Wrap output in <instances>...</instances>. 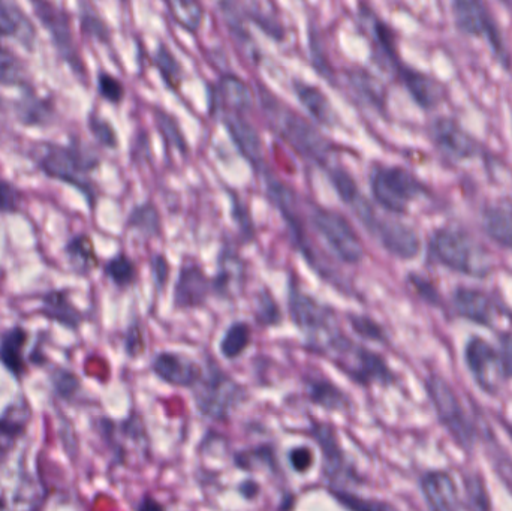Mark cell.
Listing matches in <instances>:
<instances>
[{
    "instance_id": "f5cc1de1",
    "label": "cell",
    "mask_w": 512,
    "mask_h": 511,
    "mask_svg": "<svg viewBox=\"0 0 512 511\" xmlns=\"http://www.w3.org/2000/svg\"><path fill=\"white\" fill-rule=\"evenodd\" d=\"M508 432H510L511 437H512V426H508Z\"/></svg>"
},
{
    "instance_id": "bcb514c9",
    "label": "cell",
    "mask_w": 512,
    "mask_h": 511,
    "mask_svg": "<svg viewBox=\"0 0 512 511\" xmlns=\"http://www.w3.org/2000/svg\"><path fill=\"white\" fill-rule=\"evenodd\" d=\"M153 278H155L156 285L159 290H164L167 285L168 279H170L171 267L168 263L165 255H156L152 261Z\"/></svg>"
},
{
    "instance_id": "8992f818",
    "label": "cell",
    "mask_w": 512,
    "mask_h": 511,
    "mask_svg": "<svg viewBox=\"0 0 512 511\" xmlns=\"http://www.w3.org/2000/svg\"><path fill=\"white\" fill-rule=\"evenodd\" d=\"M310 224L328 248L345 264H360L366 255L363 242L351 222L336 210L313 207Z\"/></svg>"
},
{
    "instance_id": "d6a6232c",
    "label": "cell",
    "mask_w": 512,
    "mask_h": 511,
    "mask_svg": "<svg viewBox=\"0 0 512 511\" xmlns=\"http://www.w3.org/2000/svg\"><path fill=\"white\" fill-rule=\"evenodd\" d=\"M255 320L259 326L274 327L282 323L279 303L267 288H262L255 296Z\"/></svg>"
},
{
    "instance_id": "7dc6e473",
    "label": "cell",
    "mask_w": 512,
    "mask_h": 511,
    "mask_svg": "<svg viewBox=\"0 0 512 511\" xmlns=\"http://www.w3.org/2000/svg\"><path fill=\"white\" fill-rule=\"evenodd\" d=\"M501 356L502 365H504L505 375L507 378L512 377V335H505L501 341Z\"/></svg>"
},
{
    "instance_id": "681fc988",
    "label": "cell",
    "mask_w": 512,
    "mask_h": 511,
    "mask_svg": "<svg viewBox=\"0 0 512 511\" xmlns=\"http://www.w3.org/2000/svg\"><path fill=\"white\" fill-rule=\"evenodd\" d=\"M411 282L414 284V287L417 288L421 296L426 297L427 300L435 299V291L432 290V287H429L426 281L418 278L417 275H411Z\"/></svg>"
},
{
    "instance_id": "4316f807",
    "label": "cell",
    "mask_w": 512,
    "mask_h": 511,
    "mask_svg": "<svg viewBox=\"0 0 512 511\" xmlns=\"http://www.w3.org/2000/svg\"><path fill=\"white\" fill-rule=\"evenodd\" d=\"M484 230L504 248L512 249V210L507 207H490L483 218Z\"/></svg>"
},
{
    "instance_id": "83f0119b",
    "label": "cell",
    "mask_w": 512,
    "mask_h": 511,
    "mask_svg": "<svg viewBox=\"0 0 512 511\" xmlns=\"http://www.w3.org/2000/svg\"><path fill=\"white\" fill-rule=\"evenodd\" d=\"M252 341V329L245 321H236L228 327L225 332L224 338H222L221 348L222 356L228 360L239 359Z\"/></svg>"
},
{
    "instance_id": "4fadbf2b",
    "label": "cell",
    "mask_w": 512,
    "mask_h": 511,
    "mask_svg": "<svg viewBox=\"0 0 512 511\" xmlns=\"http://www.w3.org/2000/svg\"><path fill=\"white\" fill-rule=\"evenodd\" d=\"M254 101L251 86L236 74L221 75L210 93V108L224 114H245L254 107Z\"/></svg>"
},
{
    "instance_id": "ab89813d",
    "label": "cell",
    "mask_w": 512,
    "mask_h": 511,
    "mask_svg": "<svg viewBox=\"0 0 512 511\" xmlns=\"http://www.w3.org/2000/svg\"><path fill=\"white\" fill-rule=\"evenodd\" d=\"M69 254L74 258L75 263H78V266L83 267V270L90 269L96 264L95 251H93L92 243L87 237L75 239L69 245Z\"/></svg>"
},
{
    "instance_id": "52a82bcc",
    "label": "cell",
    "mask_w": 512,
    "mask_h": 511,
    "mask_svg": "<svg viewBox=\"0 0 512 511\" xmlns=\"http://www.w3.org/2000/svg\"><path fill=\"white\" fill-rule=\"evenodd\" d=\"M427 389L445 428L460 446L469 449L475 440L474 428L450 384L442 378L432 377L429 378Z\"/></svg>"
},
{
    "instance_id": "d6986e66",
    "label": "cell",
    "mask_w": 512,
    "mask_h": 511,
    "mask_svg": "<svg viewBox=\"0 0 512 511\" xmlns=\"http://www.w3.org/2000/svg\"><path fill=\"white\" fill-rule=\"evenodd\" d=\"M424 498L432 511H459L456 483L442 471L429 473L421 482Z\"/></svg>"
},
{
    "instance_id": "60d3db41",
    "label": "cell",
    "mask_w": 512,
    "mask_h": 511,
    "mask_svg": "<svg viewBox=\"0 0 512 511\" xmlns=\"http://www.w3.org/2000/svg\"><path fill=\"white\" fill-rule=\"evenodd\" d=\"M231 198H233V216L239 224L240 231H242L243 236L252 239L255 233L254 222H252L248 206L236 194H231Z\"/></svg>"
},
{
    "instance_id": "f546056e",
    "label": "cell",
    "mask_w": 512,
    "mask_h": 511,
    "mask_svg": "<svg viewBox=\"0 0 512 511\" xmlns=\"http://www.w3.org/2000/svg\"><path fill=\"white\" fill-rule=\"evenodd\" d=\"M156 68L161 74L162 80L168 87L177 90L183 83V68L177 57L171 53L170 48L165 44H159L156 48L155 57H153Z\"/></svg>"
},
{
    "instance_id": "b9f144b4",
    "label": "cell",
    "mask_w": 512,
    "mask_h": 511,
    "mask_svg": "<svg viewBox=\"0 0 512 511\" xmlns=\"http://www.w3.org/2000/svg\"><path fill=\"white\" fill-rule=\"evenodd\" d=\"M99 92L107 101L117 104L125 96V87L117 78L108 74H101L99 75Z\"/></svg>"
},
{
    "instance_id": "9a60e30c",
    "label": "cell",
    "mask_w": 512,
    "mask_h": 511,
    "mask_svg": "<svg viewBox=\"0 0 512 511\" xmlns=\"http://www.w3.org/2000/svg\"><path fill=\"white\" fill-rule=\"evenodd\" d=\"M430 134H432L436 147L448 158L463 161V159L472 158L477 153V141L454 120H436Z\"/></svg>"
},
{
    "instance_id": "ba28073f",
    "label": "cell",
    "mask_w": 512,
    "mask_h": 511,
    "mask_svg": "<svg viewBox=\"0 0 512 511\" xmlns=\"http://www.w3.org/2000/svg\"><path fill=\"white\" fill-rule=\"evenodd\" d=\"M364 227L379 240L385 251L400 260H412L420 254V236L414 228L403 222L379 218L376 213Z\"/></svg>"
},
{
    "instance_id": "277c9868",
    "label": "cell",
    "mask_w": 512,
    "mask_h": 511,
    "mask_svg": "<svg viewBox=\"0 0 512 511\" xmlns=\"http://www.w3.org/2000/svg\"><path fill=\"white\" fill-rule=\"evenodd\" d=\"M192 393L198 411L216 422L228 419L245 401V389L216 365L203 369Z\"/></svg>"
},
{
    "instance_id": "836d02e7",
    "label": "cell",
    "mask_w": 512,
    "mask_h": 511,
    "mask_svg": "<svg viewBox=\"0 0 512 511\" xmlns=\"http://www.w3.org/2000/svg\"><path fill=\"white\" fill-rule=\"evenodd\" d=\"M156 125L168 144L180 153H188V141L174 117L162 110L155 111Z\"/></svg>"
},
{
    "instance_id": "484cf974",
    "label": "cell",
    "mask_w": 512,
    "mask_h": 511,
    "mask_svg": "<svg viewBox=\"0 0 512 511\" xmlns=\"http://www.w3.org/2000/svg\"><path fill=\"white\" fill-rule=\"evenodd\" d=\"M307 393L313 404L328 411H343L349 407V398L330 381L312 380L307 384Z\"/></svg>"
},
{
    "instance_id": "7402d4cb",
    "label": "cell",
    "mask_w": 512,
    "mask_h": 511,
    "mask_svg": "<svg viewBox=\"0 0 512 511\" xmlns=\"http://www.w3.org/2000/svg\"><path fill=\"white\" fill-rule=\"evenodd\" d=\"M453 8L457 26H459L463 32L474 36H492L496 47H499L489 12L486 11V8H484L481 3L468 2V0H465V2L454 3Z\"/></svg>"
},
{
    "instance_id": "d4e9b609",
    "label": "cell",
    "mask_w": 512,
    "mask_h": 511,
    "mask_svg": "<svg viewBox=\"0 0 512 511\" xmlns=\"http://www.w3.org/2000/svg\"><path fill=\"white\" fill-rule=\"evenodd\" d=\"M0 36L17 39L21 44H30L33 39L30 21L12 3L0 2Z\"/></svg>"
},
{
    "instance_id": "44dd1931",
    "label": "cell",
    "mask_w": 512,
    "mask_h": 511,
    "mask_svg": "<svg viewBox=\"0 0 512 511\" xmlns=\"http://www.w3.org/2000/svg\"><path fill=\"white\" fill-rule=\"evenodd\" d=\"M295 93H297L298 101L301 102L307 113L321 123V125L327 126V128H333L339 123V116H337L336 110H334L333 104H331L328 96L322 92L319 87L310 86L307 83H301V81H295L294 84Z\"/></svg>"
},
{
    "instance_id": "3957f363",
    "label": "cell",
    "mask_w": 512,
    "mask_h": 511,
    "mask_svg": "<svg viewBox=\"0 0 512 511\" xmlns=\"http://www.w3.org/2000/svg\"><path fill=\"white\" fill-rule=\"evenodd\" d=\"M433 254L448 269L463 275L484 278L492 272L489 251L471 234L457 228H444L432 240Z\"/></svg>"
},
{
    "instance_id": "2e32d148",
    "label": "cell",
    "mask_w": 512,
    "mask_h": 511,
    "mask_svg": "<svg viewBox=\"0 0 512 511\" xmlns=\"http://www.w3.org/2000/svg\"><path fill=\"white\" fill-rule=\"evenodd\" d=\"M153 372L159 380L174 387H192L200 380L203 368L194 360L177 353H159L153 360Z\"/></svg>"
},
{
    "instance_id": "9c48e42d",
    "label": "cell",
    "mask_w": 512,
    "mask_h": 511,
    "mask_svg": "<svg viewBox=\"0 0 512 511\" xmlns=\"http://www.w3.org/2000/svg\"><path fill=\"white\" fill-rule=\"evenodd\" d=\"M336 366L361 386H388L394 381V374L388 368L387 362L379 354L357 344Z\"/></svg>"
},
{
    "instance_id": "5bb4252c",
    "label": "cell",
    "mask_w": 512,
    "mask_h": 511,
    "mask_svg": "<svg viewBox=\"0 0 512 511\" xmlns=\"http://www.w3.org/2000/svg\"><path fill=\"white\" fill-rule=\"evenodd\" d=\"M212 291V279L198 264H183L174 285V308L197 309L206 305Z\"/></svg>"
},
{
    "instance_id": "1f68e13d",
    "label": "cell",
    "mask_w": 512,
    "mask_h": 511,
    "mask_svg": "<svg viewBox=\"0 0 512 511\" xmlns=\"http://www.w3.org/2000/svg\"><path fill=\"white\" fill-rule=\"evenodd\" d=\"M167 6L173 20L188 32L197 33L203 26L206 14L200 2H171Z\"/></svg>"
},
{
    "instance_id": "7a4b0ae2",
    "label": "cell",
    "mask_w": 512,
    "mask_h": 511,
    "mask_svg": "<svg viewBox=\"0 0 512 511\" xmlns=\"http://www.w3.org/2000/svg\"><path fill=\"white\" fill-rule=\"evenodd\" d=\"M288 306L292 323L306 336L307 345L316 353L327 356L328 351L345 336L337 324L336 312L303 293L295 284L289 287Z\"/></svg>"
},
{
    "instance_id": "f35d334b",
    "label": "cell",
    "mask_w": 512,
    "mask_h": 511,
    "mask_svg": "<svg viewBox=\"0 0 512 511\" xmlns=\"http://www.w3.org/2000/svg\"><path fill=\"white\" fill-rule=\"evenodd\" d=\"M23 80V66L11 51L0 47V83H18Z\"/></svg>"
},
{
    "instance_id": "603a6c76",
    "label": "cell",
    "mask_w": 512,
    "mask_h": 511,
    "mask_svg": "<svg viewBox=\"0 0 512 511\" xmlns=\"http://www.w3.org/2000/svg\"><path fill=\"white\" fill-rule=\"evenodd\" d=\"M399 75L412 98L421 107H435L442 101L444 87L435 78L429 77L423 72L414 71V69L403 68V66L399 68Z\"/></svg>"
},
{
    "instance_id": "6da1fadb",
    "label": "cell",
    "mask_w": 512,
    "mask_h": 511,
    "mask_svg": "<svg viewBox=\"0 0 512 511\" xmlns=\"http://www.w3.org/2000/svg\"><path fill=\"white\" fill-rule=\"evenodd\" d=\"M259 99H261L265 119L274 134L279 135L303 158L324 168L330 165L333 147H331L330 141L316 129L315 125L300 116L297 111L291 110L288 105L283 104L264 87H261Z\"/></svg>"
},
{
    "instance_id": "7bdbcfd3",
    "label": "cell",
    "mask_w": 512,
    "mask_h": 511,
    "mask_svg": "<svg viewBox=\"0 0 512 511\" xmlns=\"http://www.w3.org/2000/svg\"><path fill=\"white\" fill-rule=\"evenodd\" d=\"M310 51H312L313 65L318 69L319 74L327 78V80H333V72H331L330 63L327 62L324 54H322L318 35L310 36Z\"/></svg>"
},
{
    "instance_id": "e575fe53",
    "label": "cell",
    "mask_w": 512,
    "mask_h": 511,
    "mask_svg": "<svg viewBox=\"0 0 512 511\" xmlns=\"http://www.w3.org/2000/svg\"><path fill=\"white\" fill-rule=\"evenodd\" d=\"M328 174H330L331 183H333L340 200H342L346 206L351 207L352 204L361 197L360 188H358L354 177H352L351 173L346 171L345 168L340 167L330 168Z\"/></svg>"
},
{
    "instance_id": "cb8c5ba5",
    "label": "cell",
    "mask_w": 512,
    "mask_h": 511,
    "mask_svg": "<svg viewBox=\"0 0 512 511\" xmlns=\"http://www.w3.org/2000/svg\"><path fill=\"white\" fill-rule=\"evenodd\" d=\"M239 6L243 18H249L265 35L276 39V41L285 39V27H283L274 5H271V3L249 2L239 3Z\"/></svg>"
},
{
    "instance_id": "816d5d0a",
    "label": "cell",
    "mask_w": 512,
    "mask_h": 511,
    "mask_svg": "<svg viewBox=\"0 0 512 511\" xmlns=\"http://www.w3.org/2000/svg\"><path fill=\"white\" fill-rule=\"evenodd\" d=\"M242 491V494L245 495V498H248V500H251V498L256 497V494H258V485H255V483L248 482L246 485H243V488L240 489Z\"/></svg>"
},
{
    "instance_id": "ffe728a7",
    "label": "cell",
    "mask_w": 512,
    "mask_h": 511,
    "mask_svg": "<svg viewBox=\"0 0 512 511\" xmlns=\"http://www.w3.org/2000/svg\"><path fill=\"white\" fill-rule=\"evenodd\" d=\"M454 308L462 317L483 326H492L495 321V305L483 291L460 288L454 294Z\"/></svg>"
},
{
    "instance_id": "ee69618b",
    "label": "cell",
    "mask_w": 512,
    "mask_h": 511,
    "mask_svg": "<svg viewBox=\"0 0 512 511\" xmlns=\"http://www.w3.org/2000/svg\"><path fill=\"white\" fill-rule=\"evenodd\" d=\"M289 462L297 473H307L313 465L312 450L307 449V447H297L289 453Z\"/></svg>"
},
{
    "instance_id": "4dcf8cb0",
    "label": "cell",
    "mask_w": 512,
    "mask_h": 511,
    "mask_svg": "<svg viewBox=\"0 0 512 511\" xmlns=\"http://www.w3.org/2000/svg\"><path fill=\"white\" fill-rule=\"evenodd\" d=\"M348 77L349 83L361 98H366L370 104L376 105V107H384V86L378 78L373 77L367 71H351Z\"/></svg>"
},
{
    "instance_id": "8d00e7d4",
    "label": "cell",
    "mask_w": 512,
    "mask_h": 511,
    "mask_svg": "<svg viewBox=\"0 0 512 511\" xmlns=\"http://www.w3.org/2000/svg\"><path fill=\"white\" fill-rule=\"evenodd\" d=\"M333 495L349 511H397L385 501L361 498L352 494V492L345 491V489H336V491H333Z\"/></svg>"
},
{
    "instance_id": "74e56055",
    "label": "cell",
    "mask_w": 512,
    "mask_h": 511,
    "mask_svg": "<svg viewBox=\"0 0 512 511\" xmlns=\"http://www.w3.org/2000/svg\"><path fill=\"white\" fill-rule=\"evenodd\" d=\"M349 324H351L352 330L357 333L361 338L366 341L372 342H384L385 332L381 326L372 318L366 317V315H348Z\"/></svg>"
},
{
    "instance_id": "8fae6325",
    "label": "cell",
    "mask_w": 512,
    "mask_h": 511,
    "mask_svg": "<svg viewBox=\"0 0 512 511\" xmlns=\"http://www.w3.org/2000/svg\"><path fill=\"white\" fill-rule=\"evenodd\" d=\"M41 165L51 176L72 182L80 188H87V173L95 167L96 162L90 161L80 152L63 147L47 146L41 153Z\"/></svg>"
},
{
    "instance_id": "d590c367",
    "label": "cell",
    "mask_w": 512,
    "mask_h": 511,
    "mask_svg": "<svg viewBox=\"0 0 512 511\" xmlns=\"http://www.w3.org/2000/svg\"><path fill=\"white\" fill-rule=\"evenodd\" d=\"M107 275L117 287H129L137 279V267L134 261L125 254H119L113 260L108 261Z\"/></svg>"
},
{
    "instance_id": "5b68a950",
    "label": "cell",
    "mask_w": 512,
    "mask_h": 511,
    "mask_svg": "<svg viewBox=\"0 0 512 511\" xmlns=\"http://www.w3.org/2000/svg\"><path fill=\"white\" fill-rule=\"evenodd\" d=\"M370 189L376 203L394 215L408 212L409 204L424 194L417 177L402 167L373 168Z\"/></svg>"
},
{
    "instance_id": "f6af8a7d",
    "label": "cell",
    "mask_w": 512,
    "mask_h": 511,
    "mask_svg": "<svg viewBox=\"0 0 512 511\" xmlns=\"http://www.w3.org/2000/svg\"><path fill=\"white\" fill-rule=\"evenodd\" d=\"M90 126H92V131L93 134H95V137L98 138L104 146H117L116 132H114V129L111 128L107 122H104V120L101 119H93Z\"/></svg>"
},
{
    "instance_id": "ac0fdd59",
    "label": "cell",
    "mask_w": 512,
    "mask_h": 511,
    "mask_svg": "<svg viewBox=\"0 0 512 511\" xmlns=\"http://www.w3.org/2000/svg\"><path fill=\"white\" fill-rule=\"evenodd\" d=\"M225 128L243 156L256 168L264 164L262 138L254 125L243 114H224Z\"/></svg>"
},
{
    "instance_id": "7c38bea8",
    "label": "cell",
    "mask_w": 512,
    "mask_h": 511,
    "mask_svg": "<svg viewBox=\"0 0 512 511\" xmlns=\"http://www.w3.org/2000/svg\"><path fill=\"white\" fill-rule=\"evenodd\" d=\"M313 438L319 444L322 453V467L324 474L331 485H340L346 482H354L351 467L346 462L345 453L337 440L336 432L330 425L315 423L312 428ZM339 488L337 489H340Z\"/></svg>"
},
{
    "instance_id": "f1b7e54d",
    "label": "cell",
    "mask_w": 512,
    "mask_h": 511,
    "mask_svg": "<svg viewBox=\"0 0 512 511\" xmlns=\"http://www.w3.org/2000/svg\"><path fill=\"white\" fill-rule=\"evenodd\" d=\"M128 227L134 228L146 237L161 236L162 219L158 207L152 203H144L135 207L129 215Z\"/></svg>"
},
{
    "instance_id": "30bf717a",
    "label": "cell",
    "mask_w": 512,
    "mask_h": 511,
    "mask_svg": "<svg viewBox=\"0 0 512 511\" xmlns=\"http://www.w3.org/2000/svg\"><path fill=\"white\" fill-rule=\"evenodd\" d=\"M466 363L484 392L495 393L507 378L498 351L484 339L475 338L466 347Z\"/></svg>"
},
{
    "instance_id": "c3c4849f",
    "label": "cell",
    "mask_w": 512,
    "mask_h": 511,
    "mask_svg": "<svg viewBox=\"0 0 512 511\" xmlns=\"http://www.w3.org/2000/svg\"><path fill=\"white\" fill-rule=\"evenodd\" d=\"M17 206V192L12 186L0 183V210H14Z\"/></svg>"
},
{
    "instance_id": "e0dca14e",
    "label": "cell",
    "mask_w": 512,
    "mask_h": 511,
    "mask_svg": "<svg viewBox=\"0 0 512 511\" xmlns=\"http://www.w3.org/2000/svg\"><path fill=\"white\" fill-rule=\"evenodd\" d=\"M246 284L245 260L237 252L222 251L219 254L218 270L212 279V291L222 299H234Z\"/></svg>"
},
{
    "instance_id": "f907efd6",
    "label": "cell",
    "mask_w": 512,
    "mask_h": 511,
    "mask_svg": "<svg viewBox=\"0 0 512 511\" xmlns=\"http://www.w3.org/2000/svg\"><path fill=\"white\" fill-rule=\"evenodd\" d=\"M138 511H165V509L161 503H158V501L155 500V498L146 497L141 501Z\"/></svg>"
}]
</instances>
